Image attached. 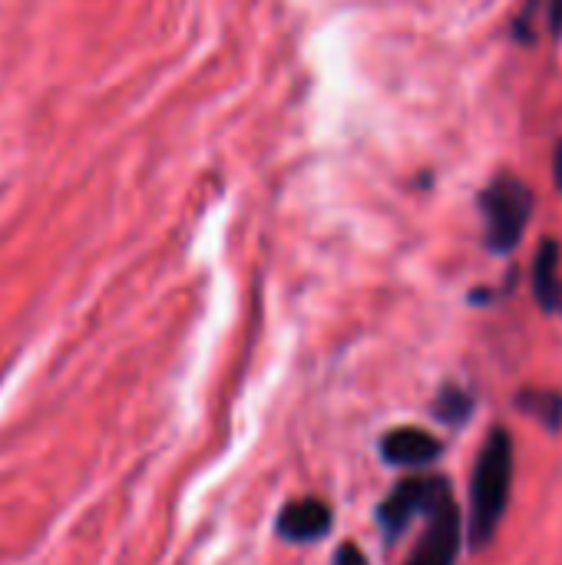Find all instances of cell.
Masks as SVG:
<instances>
[{"label": "cell", "mask_w": 562, "mask_h": 565, "mask_svg": "<svg viewBox=\"0 0 562 565\" xmlns=\"http://www.w3.org/2000/svg\"><path fill=\"white\" fill-rule=\"evenodd\" d=\"M331 530V510L321 500H295L278 516V533L288 543H315L328 536Z\"/></svg>", "instance_id": "6"}, {"label": "cell", "mask_w": 562, "mask_h": 565, "mask_svg": "<svg viewBox=\"0 0 562 565\" xmlns=\"http://www.w3.org/2000/svg\"><path fill=\"white\" fill-rule=\"evenodd\" d=\"M533 295L540 301L543 311H556L560 308L562 281H560V245L556 242H543L537 265H533Z\"/></svg>", "instance_id": "7"}, {"label": "cell", "mask_w": 562, "mask_h": 565, "mask_svg": "<svg viewBox=\"0 0 562 565\" xmlns=\"http://www.w3.org/2000/svg\"><path fill=\"white\" fill-rule=\"evenodd\" d=\"M335 565H368V556L354 543H344L335 556Z\"/></svg>", "instance_id": "10"}, {"label": "cell", "mask_w": 562, "mask_h": 565, "mask_svg": "<svg viewBox=\"0 0 562 565\" xmlns=\"http://www.w3.org/2000/svg\"><path fill=\"white\" fill-rule=\"evenodd\" d=\"M556 311H560V315H562V295H560V308H556Z\"/></svg>", "instance_id": "13"}, {"label": "cell", "mask_w": 562, "mask_h": 565, "mask_svg": "<svg viewBox=\"0 0 562 565\" xmlns=\"http://www.w3.org/2000/svg\"><path fill=\"white\" fill-rule=\"evenodd\" d=\"M441 454L444 444L421 427H397L381 440V457L391 467H431Z\"/></svg>", "instance_id": "5"}, {"label": "cell", "mask_w": 562, "mask_h": 565, "mask_svg": "<svg viewBox=\"0 0 562 565\" xmlns=\"http://www.w3.org/2000/svg\"><path fill=\"white\" fill-rule=\"evenodd\" d=\"M460 553V513L454 497L447 493L427 523V533L421 536L417 550L411 553V559L404 565H454Z\"/></svg>", "instance_id": "4"}, {"label": "cell", "mask_w": 562, "mask_h": 565, "mask_svg": "<svg viewBox=\"0 0 562 565\" xmlns=\"http://www.w3.org/2000/svg\"><path fill=\"white\" fill-rule=\"evenodd\" d=\"M434 414L444 420V424H464L470 414H474V397L464 391V387H457V384H447L441 394H437V401H434Z\"/></svg>", "instance_id": "9"}, {"label": "cell", "mask_w": 562, "mask_h": 565, "mask_svg": "<svg viewBox=\"0 0 562 565\" xmlns=\"http://www.w3.org/2000/svg\"><path fill=\"white\" fill-rule=\"evenodd\" d=\"M510 487H513V437L503 427H494L477 454V467L470 480L467 543L474 550H484L497 536L510 503Z\"/></svg>", "instance_id": "1"}, {"label": "cell", "mask_w": 562, "mask_h": 565, "mask_svg": "<svg viewBox=\"0 0 562 565\" xmlns=\"http://www.w3.org/2000/svg\"><path fill=\"white\" fill-rule=\"evenodd\" d=\"M550 30L562 33V0H553V10H550Z\"/></svg>", "instance_id": "11"}, {"label": "cell", "mask_w": 562, "mask_h": 565, "mask_svg": "<svg viewBox=\"0 0 562 565\" xmlns=\"http://www.w3.org/2000/svg\"><path fill=\"white\" fill-rule=\"evenodd\" d=\"M450 493L447 480L444 477H411L404 483L394 487V493L381 503L378 510V523L384 530L388 540H394L397 533L407 530V523L417 516V513H434V507Z\"/></svg>", "instance_id": "3"}, {"label": "cell", "mask_w": 562, "mask_h": 565, "mask_svg": "<svg viewBox=\"0 0 562 565\" xmlns=\"http://www.w3.org/2000/svg\"><path fill=\"white\" fill-rule=\"evenodd\" d=\"M553 179H556V189H562V142L560 149H556V172H553Z\"/></svg>", "instance_id": "12"}, {"label": "cell", "mask_w": 562, "mask_h": 565, "mask_svg": "<svg viewBox=\"0 0 562 565\" xmlns=\"http://www.w3.org/2000/svg\"><path fill=\"white\" fill-rule=\"evenodd\" d=\"M517 404L523 414L537 417L550 434L562 430V394H556V391H523L517 397Z\"/></svg>", "instance_id": "8"}, {"label": "cell", "mask_w": 562, "mask_h": 565, "mask_svg": "<svg viewBox=\"0 0 562 565\" xmlns=\"http://www.w3.org/2000/svg\"><path fill=\"white\" fill-rule=\"evenodd\" d=\"M480 215H484V238L494 255H510L533 215V192L523 179L503 172L480 192Z\"/></svg>", "instance_id": "2"}]
</instances>
